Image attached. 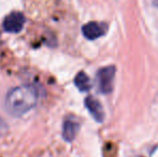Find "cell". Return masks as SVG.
Listing matches in <instances>:
<instances>
[{"instance_id":"5","label":"cell","mask_w":158,"mask_h":157,"mask_svg":"<svg viewBox=\"0 0 158 157\" xmlns=\"http://www.w3.org/2000/svg\"><path fill=\"white\" fill-rule=\"evenodd\" d=\"M85 105L87 108V110L89 111L90 115L94 118L95 121H97L98 123H101L104 119V112L103 108H102L101 103L99 102L98 99H96L93 96H88L85 99Z\"/></svg>"},{"instance_id":"8","label":"cell","mask_w":158,"mask_h":157,"mask_svg":"<svg viewBox=\"0 0 158 157\" xmlns=\"http://www.w3.org/2000/svg\"><path fill=\"white\" fill-rule=\"evenodd\" d=\"M9 126L2 118H0V137H3L8 132Z\"/></svg>"},{"instance_id":"7","label":"cell","mask_w":158,"mask_h":157,"mask_svg":"<svg viewBox=\"0 0 158 157\" xmlns=\"http://www.w3.org/2000/svg\"><path fill=\"white\" fill-rule=\"evenodd\" d=\"M74 84L81 92H88L90 89V87H92V83H90L89 78L83 71L79 72L77 74V76L74 79Z\"/></svg>"},{"instance_id":"1","label":"cell","mask_w":158,"mask_h":157,"mask_svg":"<svg viewBox=\"0 0 158 157\" xmlns=\"http://www.w3.org/2000/svg\"><path fill=\"white\" fill-rule=\"evenodd\" d=\"M37 101V89L30 85H22L12 88L6 94L4 107L11 115L22 116L32 110Z\"/></svg>"},{"instance_id":"2","label":"cell","mask_w":158,"mask_h":157,"mask_svg":"<svg viewBox=\"0 0 158 157\" xmlns=\"http://www.w3.org/2000/svg\"><path fill=\"white\" fill-rule=\"evenodd\" d=\"M115 76V67L109 66V67L101 68L97 72V84L98 89L102 94H110L113 89V82Z\"/></svg>"},{"instance_id":"4","label":"cell","mask_w":158,"mask_h":157,"mask_svg":"<svg viewBox=\"0 0 158 157\" xmlns=\"http://www.w3.org/2000/svg\"><path fill=\"white\" fill-rule=\"evenodd\" d=\"M108 31V25L104 23H98V22H89L85 24L82 28L84 37L88 40H96L103 36Z\"/></svg>"},{"instance_id":"6","label":"cell","mask_w":158,"mask_h":157,"mask_svg":"<svg viewBox=\"0 0 158 157\" xmlns=\"http://www.w3.org/2000/svg\"><path fill=\"white\" fill-rule=\"evenodd\" d=\"M80 129L79 123L72 121V119H67L64 121V126H63V137L66 141L71 142L74 140V138L77 137V132Z\"/></svg>"},{"instance_id":"3","label":"cell","mask_w":158,"mask_h":157,"mask_svg":"<svg viewBox=\"0 0 158 157\" xmlns=\"http://www.w3.org/2000/svg\"><path fill=\"white\" fill-rule=\"evenodd\" d=\"M25 16L21 12H12L3 19V29L10 34H17L25 25Z\"/></svg>"}]
</instances>
